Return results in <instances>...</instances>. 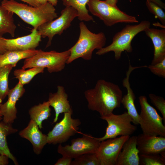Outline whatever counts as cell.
<instances>
[{"label": "cell", "mask_w": 165, "mask_h": 165, "mask_svg": "<svg viewBox=\"0 0 165 165\" xmlns=\"http://www.w3.org/2000/svg\"><path fill=\"white\" fill-rule=\"evenodd\" d=\"M89 11L103 21L107 26H111L119 23H137L134 16L122 11L117 6L110 5L105 1L90 0L87 4Z\"/></svg>", "instance_id": "cell-6"}, {"label": "cell", "mask_w": 165, "mask_h": 165, "mask_svg": "<svg viewBox=\"0 0 165 165\" xmlns=\"http://www.w3.org/2000/svg\"><path fill=\"white\" fill-rule=\"evenodd\" d=\"M61 13L60 16L57 18L45 23L37 28L42 37H47L48 38L46 48L51 45L52 40L55 35H61L64 30L71 26L72 22L78 16L76 10L70 6H66Z\"/></svg>", "instance_id": "cell-8"}, {"label": "cell", "mask_w": 165, "mask_h": 165, "mask_svg": "<svg viewBox=\"0 0 165 165\" xmlns=\"http://www.w3.org/2000/svg\"><path fill=\"white\" fill-rule=\"evenodd\" d=\"M72 158L66 156H62L54 164L55 165H71Z\"/></svg>", "instance_id": "cell-33"}, {"label": "cell", "mask_w": 165, "mask_h": 165, "mask_svg": "<svg viewBox=\"0 0 165 165\" xmlns=\"http://www.w3.org/2000/svg\"><path fill=\"white\" fill-rule=\"evenodd\" d=\"M25 91L24 86L19 82L13 88L9 90L7 101L2 104L1 106L3 121L10 124L14 123L17 118L16 102L23 96Z\"/></svg>", "instance_id": "cell-14"}, {"label": "cell", "mask_w": 165, "mask_h": 165, "mask_svg": "<svg viewBox=\"0 0 165 165\" xmlns=\"http://www.w3.org/2000/svg\"><path fill=\"white\" fill-rule=\"evenodd\" d=\"M41 35L37 29L33 28L28 35L15 38L7 39L1 36L6 51L35 49L41 41Z\"/></svg>", "instance_id": "cell-13"}, {"label": "cell", "mask_w": 165, "mask_h": 165, "mask_svg": "<svg viewBox=\"0 0 165 165\" xmlns=\"http://www.w3.org/2000/svg\"><path fill=\"white\" fill-rule=\"evenodd\" d=\"M44 68L40 67H34L29 68L27 70L18 69L15 70L13 75L22 85L29 83L37 75L43 73Z\"/></svg>", "instance_id": "cell-26"}, {"label": "cell", "mask_w": 165, "mask_h": 165, "mask_svg": "<svg viewBox=\"0 0 165 165\" xmlns=\"http://www.w3.org/2000/svg\"><path fill=\"white\" fill-rule=\"evenodd\" d=\"M137 146L139 154H160L165 152V137L140 134L137 136Z\"/></svg>", "instance_id": "cell-15"}, {"label": "cell", "mask_w": 165, "mask_h": 165, "mask_svg": "<svg viewBox=\"0 0 165 165\" xmlns=\"http://www.w3.org/2000/svg\"><path fill=\"white\" fill-rule=\"evenodd\" d=\"M138 68V67L132 66L129 63L128 69L126 73V77L122 81L123 85L126 88L127 92V94L122 97L121 100V104L123 105L124 108L127 110V113L132 119V123L136 125L139 124V114L135 105L134 101L136 97L131 87L129 78L132 71Z\"/></svg>", "instance_id": "cell-17"}, {"label": "cell", "mask_w": 165, "mask_h": 165, "mask_svg": "<svg viewBox=\"0 0 165 165\" xmlns=\"http://www.w3.org/2000/svg\"><path fill=\"white\" fill-rule=\"evenodd\" d=\"M145 31L153 45L154 57L151 64H155L165 58V29L149 28Z\"/></svg>", "instance_id": "cell-20"}, {"label": "cell", "mask_w": 165, "mask_h": 165, "mask_svg": "<svg viewBox=\"0 0 165 165\" xmlns=\"http://www.w3.org/2000/svg\"><path fill=\"white\" fill-rule=\"evenodd\" d=\"M149 97L151 103L161 113L163 120L165 122V100L162 97L151 94Z\"/></svg>", "instance_id": "cell-31"}, {"label": "cell", "mask_w": 165, "mask_h": 165, "mask_svg": "<svg viewBox=\"0 0 165 165\" xmlns=\"http://www.w3.org/2000/svg\"><path fill=\"white\" fill-rule=\"evenodd\" d=\"M1 5L16 14L33 28L52 21L58 17L54 6L49 2L37 7L19 3L14 0H2Z\"/></svg>", "instance_id": "cell-2"}, {"label": "cell", "mask_w": 165, "mask_h": 165, "mask_svg": "<svg viewBox=\"0 0 165 165\" xmlns=\"http://www.w3.org/2000/svg\"><path fill=\"white\" fill-rule=\"evenodd\" d=\"M72 110L64 113L62 119L57 123L47 135V143L56 145L67 141L78 132L81 124L78 119L72 118Z\"/></svg>", "instance_id": "cell-10"}, {"label": "cell", "mask_w": 165, "mask_h": 165, "mask_svg": "<svg viewBox=\"0 0 165 165\" xmlns=\"http://www.w3.org/2000/svg\"><path fill=\"white\" fill-rule=\"evenodd\" d=\"M150 23L148 20H143L140 23L135 25L128 24L113 36L112 42L109 45L98 50L96 54L101 55L113 51L115 58L117 60L120 58L124 51L131 53L133 48L131 42L134 37L140 32L145 31L149 28Z\"/></svg>", "instance_id": "cell-4"}, {"label": "cell", "mask_w": 165, "mask_h": 165, "mask_svg": "<svg viewBox=\"0 0 165 165\" xmlns=\"http://www.w3.org/2000/svg\"><path fill=\"white\" fill-rule=\"evenodd\" d=\"M146 1L153 2L162 8L165 9V4L161 0H146Z\"/></svg>", "instance_id": "cell-36"}, {"label": "cell", "mask_w": 165, "mask_h": 165, "mask_svg": "<svg viewBox=\"0 0 165 165\" xmlns=\"http://www.w3.org/2000/svg\"><path fill=\"white\" fill-rule=\"evenodd\" d=\"M70 53L69 49L61 52L40 49L34 56L25 59L21 68L40 67L46 68L50 73L60 72L65 68Z\"/></svg>", "instance_id": "cell-5"}, {"label": "cell", "mask_w": 165, "mask_h": 165, "mask_svg": "<svg viewBox=\"0 0 165 165\" xmlns=\"http://www.w3.org/2000/svg\"><path fill=\"white\" fill-rule=\"evenodd\" d=\"M80 34L75 44L70 48V55L67 64L71 63L79 58L86 60L92 58L93 52L95 49L99 50L104 47L106 38L102 32L96 34L91 32L84 23H79Z\"/></svg>", "instance_id": "cell-3"}, {"label": "cell", "mask_w": 165, "mask_h": 165, "mask_svg": "<svg viewBox=\"0 0 165 165\" xmlns=\"http://www.w3.org/2000/svg\"><path fill=\"white\" fill-rule=\"evenodd\" d=\"M36 49L25 50L8 51L0 54V69L8 65L13 67L16 66L18 61L31 57L38 52Z\"/></svg>", "instance_id": "cell-21"}, {"label": "cell", "mask_w": 165, "mask_h": 165, "mask_svg": "<svg viewBox=\"0 0 165 165\" xmlns=\"http://www.w3.org/2000/svg\"><path fill=\"white\" fill-rule=\"evenodd\" d=\"M66 6L73 7L77 11L78 18L81 21H93V17L89 13L86 5L90 0H61Z\"/></svg>", "instance_id": "cell-25"}, {"label": "cell", "mask_w": 165, "mask_h": 165, "mask_svg": "<svg viewBox=\"0 0 165 165\" xmlns=\"http://www.w3.org/2000/svg\"><path fill=\"white\" fill-rule=\"evenodd\" d=\"M89 109L98 112L101 116L108 115L120 107L123 93L117 84L98 80L94 87L84 93Z\"/></svg>", "instance_id": "cell-1"}, {"label": "cell", "mask_w": 165, "mask_h": 165, "mask_svg": "<svg viewBox=\"0 0 165 165\" xmlns=\"http://www.w3.org/2000/svg\"><path fill=\"white\" fill-rule=\"evenodd\" d=\"M151 72L155 75L165 78V58L159 62L147 66Z\"/></svg>", "instance_id": "cell-32"}, {"label": "cell", "mask_w": 165, "mask_h": 165, "mask_svg": "<svg viewBox=\"0 0 165 165\" xmlns=\"http://www.w3.org/2000/svg\"><path fill=\"white\" fill-rule=\"evenodd\" d=\"M118 0H105V2L108 4L113 6H116Z\"/></svg>", "instance_id": "cell-38"}, {"label": "cell", "mask_w": 165, "mask_h": 165, "mask_svg": "<svg viewBox=\"0 0 165 165\" xmlns=\"http://www.w3.org/2000/svg\"><path fill=\"white\" fill-rule=\"evenodd\" d=\"M28 4L30 6L37 7L40 5L35 0H20Z\"/></svg>", "instance_id": "cell-35"}, {"label": "cell", "mask_w": 165, "mask_h": 165, "mask_svg": "<svg viewBox=\"0 0 165 165\" xmlns=\"http://www.w3.org/2000/svg\"><path fill=\"white\" fill-rule=\"evenodd\" d=\"M18 130L13 128L12 124L0 121V154L7 156L13 162L14 164L18 163L16 159L10 152L7 141L8 136L17 132Z\"/></svg>", "instance_id": "cell-22"}, {"label": "cell", "mask_w": 165, "mask_h": 165, "mask_svg": "<svg viewBox=\"0 0 165 165\" xmlns=\"http://www.w3.org/2000/svg\"><path fill=\"white\" fill-rule=\"evenodd\" d=\"M138 99L141 107L139 124L143 134L149 136L165 137V126L163 123V117L149 104L145 96H140Z\"/></svg>", "instance_id": "cell-7"}, {"label": "cell", "mask_w": 165, "mask_h": 165, "mask_svg": "<svg viewBox=\"0 0 165 165\" xmlns=\"http://www.w3.org/2000/svg\"><path fill=\"white\" fill-rule=\"evenodd\" d=\"M14 13L0 5V36L8 33L14 37L16 27L14 22Z\"/></svg>", "instance_id": "cell-24"}, {"label": "cell", "mask_w": 165, "mask_h": 165, "mask_svg": "<svg viewBox=\"0 0 165 165\" xmlns=\"http://www.w3.org/2000/svg\"><path fill=\"white\" fill-rule=\"evenodd\" d=\"M48 101L55 112L53 123L57 122L60 114L72 110L68 100V95L62 86H58L56 93H49Z\"/></svg>", "instance_id": "cell-19"}, {"label": "cell", "mask_w": 165, "mask_h": 165, "mask_svg": "<svg viewBox=\"0 0 165 165\" xmlns=\"http://www.w3.org/2000/svg\"><path fill=\"white\" fill-rule=\"evenodd\" d=\"M48 2L53 6H56L57 4V0H47Z\"/></svg>", "instance_id": "cell-40"}, {"label": "cell", "mask_w": 165, "mask_h": 165, "mask_svg": "<svg viewBox=\"0 0 165 165\" xmlns=\"http://www.w3.org/2000/svg\"><path fill=\"white\" fill-rule=\"evenodd\" d=\"M2 103H0V121L2 120L3 116L2 113L1 106Z\"/></svg>", "instance_id": "cell-41"}, {"label": "cell", "mask_w": 165, "mask_h": 165, "mask_svg": "<svg viewBox=\"0 0 165 165\" xmlns=\"http://www.w3.org/2000/svg\"><path fill=\"white\" fill-rule=\"evenodd\" d=\"M74 159L71 165H100L96 153L85 154Z\"/></svg>", "instance_id": "cell-28"}, {"label": "cell", "mask_w": 165, "mask_h": 165, "mask_svg": "<svg viewBox=\"0 0 165 165\" xmlns=\"http://www.w3.org/2000/svg\"><path fill=\"white\" fill-rule=\"evenodd\" d=\"M9 159L7 156L0 154V165H7L8 164Z\"/></svg>", "instance_id": "cell-34"}, {"label": "cell", "mask_w": 165, "mask_h": 165, "mask_svg": "<svg viewBox=\"0 0 165 165\" xmlns=\"http://www.w3.org/2000/svg\"><path fill=\"white\" fill-rule=\"evenodd\" d=\"M71 141V145L64 146L60 144L57 152L62 156L74 159L85 154L96 153L100 142L97 138L88 134H83L81 138L72 139Z\"/></svg>", "instance_id": "cell-11"}, {"label": "cell", "mask_w": 165, "mask_h": 165, "mask_svg": "<svg viewBox=\"0 0 165 165\" xmlns=\"http://www.w3.org/2000/svg\"><path fill=\"white\" fill-rule=\"evenodd\" d=\"M0 36V54H3L6 52L4 46V44Z\"/></svg>", "instance_id": "cell-37"}, {"label": "cell", "mask_w": 165, "mask_h": 165, "mask_svg": "<svg viewBox=\"0 0 165 165\" xmlns=\"http://www.w3.org/2000/svg\"><path fill=\"white\" fill-rule=\"evenodd\" d=\"M13 67L12 65L5 66L0 69V103L7 96L9 89L8 86L9 76Z\"/></svg>", "instance_id": "cell-27"}, {"label": "cell", "mask_w": 165, "mask_h": 165, "mask_svg": "<svg viewBox=\"0 0 165 165\" xmlns=\"http://www.w3.org/2000/svg\"><path fill=\"white\" fill-rule=\"evenodd\" d=\"M145 4L149 11L153 14L165 26V13L162 8L156 4L146 1Z\"/></svg>", "instance_id": "cell-30"}, {"label": "cell", "mask_w": 165, "mask_h": 165, "mask_svg": "<svg viewBox=\"0 0 165 165\" xmlns=\"http://www.w3.org/2000/svg\"><path fill=\"white\" fill-rule=\"evenodd\" d=\"M39 4L43 5L48 2L47 0H35Z\"/></svg>", "instance_id": "cell-39"}, {"label": "cell", "mask_w": 165, "mask_h": 165, "mask_svg": "<svg viewBox=\"0 0 165 165\" xmlns=\"http://www.w3.org/2000/svg\"><path fill=\"white\" fill-rule=\"evenodd\" d=\"M139 154L137 146V136H130L123 145L116 165H139Z\"/></svg>", "instance_id": "cell-18"}, {"label": "cell", "mask_w": 165, "mask_h": 165, "mask_svg": "<svg viewBox=\"0 0 165 165\" xmlns=\"http://www.w3.org/2000/svg\"><path fill=\"white\" fill-rule=\"evenodd\" d=\"M130 137L121 136L101 141L96 152L100 165H116L123 145Z\"/></svg>", "instance_id": "cell-12"}, {"label": "cell", "mask_w": 165, "mask_h": 165, "mask_svg": "<svg viewBox=\"0 0 165 165\" xmlns=\"http://www.w3.org/2000/svg\"><path fill=\"white\" fill-rule=\"evenodd\" d=\"M100 118L108 123L105 135L102 137L97 138L100 142L119 136H130L137 129V127L131 124L132 119L127 112L119 115H115L112 113L105 116H101Z\"/></svg>", "instance_id": "cell-9"}, {"label": "cell", "mask_w": 165, "mask_h": 165, "mask_svg": "<svg viewBox=\"0 0 165 165\" xmlns=\"http://www.w3.org/2000/svg\"><path fill=\"white\" fill-rule=\"evenodd\" d=\"M139 165H164L165 160L160 154L144 155L139 154Z\"/></svg>", "instance_id": "cell-29"}, {"label": "cell", "mask_w": 165, "mask_h": 165, "mask_svg": "<svg viewBox=\"0 0 165 165\" xmlns=\"http://www.w3.org/2000/svg\"><path fill=\"white\" fill-rule=\"evenodd\" d=\"M34 121L30 119L27 126L19 131V134L31 144L34 153L40 154L47 143V135L43 134Z\"/></svg>", "instance_id": "cell-16"}, {"label": "cell", "mask_w": 165, "mask_h": 165, "mask_svg": "<svg viewBox=\"0 0 165 165\" xmlns=\"http://www.w3.org/2000/svg\"><path fill=\"white\" fill-rule=\"evenodd\" d=\"M48 101H44L31 107L28 111L31 119L36 122L40 129L42 128V122L50 116L51 109Z\"/></svg>", "instance_id": "cell-23"}]
</instances>
